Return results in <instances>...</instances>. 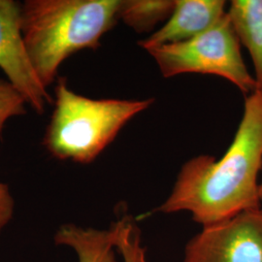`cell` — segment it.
I'll return each instance as SVG.
<instances>
[{"mask_svg":"<svg viewBox=\"0 0 262 262\" xmlns=\"http://www.w3.org/2000/svg\"><path fill=\"white\" fill-rule=\"evenodd\" d=\"M261 169L262 92L256 90L245 98L242 120L224 157L202 155L187 161L156 212H188L203 227L258 209Z\"/></svg>","mask_w":262,"mask_h":262,"instance_id":"1","label":"cell"},{"mask_svg":"<svg viewBox=\"0 0 262 262\" xmlns=\"http://www.w3.org/2000/svg\"><path fill=\"white\" fill-rule=\"evenodd\" d=\"M121 0H27L20 6L25 46L46 89L70 56L96 50L119 20Z\"/></svg>","mask_w":262,"mask_h":262,"instance_id":"2","label":"cell"},{"mask_svg":"<svg viewBox=\"0 0 262 262\" xmlns=\"http://www.w3.org/2000/svg\"><path fill=\"white\" fill-rule=\"evenodd\" d=\"M154 98L94 99L76 94L66 78H58L54 111L43 146L56 159L93 162L132 118L148 109Z\"/></svg>","mask_w":262,"mask_h":262,"instance_id":"3","label":"cell"},{"mask_svg":"<svg viewBox=\"0 0 262 262\" xmlns=\"http://www.w3.org/2000/svg\"><path fill=\"white\" fill-rule=\"evenodd\" d=\"M165 78L197 73L223 77L244 94L256 90L241 54V44L226 13L213 28L188 41L147 51Z\"/></svg>","mask_w":262,"mask_h":262,"instance_id":"4","label":"cell"},{"mask_svg":"<svg viewBox=\"0 0 262 262\" xmlns=\"http://www.w3.org/2000/svg\"><path fill=\"white\" fill-rule=\"evenodd\" d=\"M183 262H262V207L203 226L186 245Z\"/></svg>","mask_w":262,"mask_h":262,"instance_id":"5","label":"cell"},{"mask_svg":"<svg viewBox=\"0 0 262 262\" xmlns=\"http://www.w3.org/2000/svg\"><path fill=\"white\" fill-rule=\"evenodd\" d=\"M20 6L14 0H0V69L35 112L43 114L54 100L29 59L21 34Z\"/></svg>","mask_w":262,"mask_h":262,"instance_id":"6","label":"cell"},{"mask_svg":"<svg viewBox=\"0 0 262 262\" xmlns=\"http://www.w3.org/2000/svg\"><path fill=\"white\" fill-rule=\"evenodd\" d=\"M225 6L224 0H175L173 13L166 24L138 44L148 51L193 39L225 18Z\"/></svg>","mask_w":262,"mask_h":262,"instance_id":"7","label":"cell"},{"mask_svg":"<svg viewBox=\"0 0 262 262\" xmlns=\"http://www.w3.org/2000/svg\"><path fill=\"white\" fill-rule=\"evenodd\" d=\"M117 239L118 226L116 223L109 229L64 225L56 234V244L73 249L78 262H118L116 257Z\"/></svg>","mask_w":262,"mask_h":262,"instance_id":"8","label":"cell"},{"mask_svg":"<svg viewBox=\"0 0 262 262\" xmlns=\"http://www.w3.org/2000/svg\"><path fill=\"white\" fill-rule=\"evenodd\" d=\"M227 15L240 44L251 55L256 90L262 92V0H233Z\"/></svg>","mask_w":262,"mask_h":262,"instance_id":"9","label":"cell"},{"mask_svg":"<svg viewBox=\"0 0 262 262\" xmlns=\"http://www.w3.org/2000/svg\"><path fill=\"white\" fill-rule=\"evenodd\" d=\"M175 0H121L119 19L138 33L149 32L170 18Z\"/></svg>","mask_w":262,"mask_h":262,"instance_id":"10","label":"cell"},{"mask_svg":"<svg viewBox=\"0 0 262 262\" xmlns=\"http://www.w3.org/2000/svg\"><path fill=\"white\" fill-rule=\"evenodd\" d=\"M26 104L24 95L8 80H0V132L9 119L27 113Z\"/></svg>","mask_w":262,"mask_h":262,"instance_id":"11","label":"cell"},{"mask_svg":"<svg viewBox=\"0 0 262 262\" xmlns=\"http://www.w3.org/2000/svg\"><path fill=\"white\" fill-rule=\"evenodd\" d=\"M14 199L10 193L9 187L0 182V233L9 224L14 214Z\"/></svg>","mask_w":262,"mask_h":262,"instance_id":"12","label":"cell"},{"mask_svg":"<svg viewBox=\"0 0 262 262\" xmlns=\"http://www.w3.org/2000/svg\"><path fill=\"white\" fill-rule=\"evenodd\" d=\"M120 254L122 255V262H146L145 249L140 244L130 242L123 245Z\"/></svg>","mask_w":262,"mask_h":262,"instance_id":"13","label":"cell"},{"mask_svg":"<svg viewBox=\"0 0 262 262\" xmlns=\"http://www.w3.org/2000/svg\"><path fill=\"white\" fill-rule=\"evenodd\" d=\"M260 202H261L262 207V181L260 182Z\"/></svg>","mask_w":262,"mask_h":262,"instance_id":"14","label":"cell"}]
</instances>
